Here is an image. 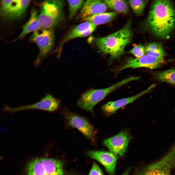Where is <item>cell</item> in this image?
Instances as JSON below:
<instances>
[{
	"instance_id": "obj_1",
	"label": "cell",
	"mask_w": 175,
	"mask_h": 175,
	"mask_svg": "<svg viewBox=\"0 0 175 175\" xmlns=\"http://www.w3.org/2000/svg\"><path fill=\"white\" fill-rule=\"evenodd\" d=\"M175 24V9L168 0L155 1L145 23V27L157 36L165 37L171 33Z\"/></svg>"
},
{
	"instance_id": "obj_2",
	"label": "cell",
	"mask_w": 175,
	"mask_h": 175,
	"mask_svg": "<svg viewBox=\"0 0 175 175\" xmlns=\"http://www.w3.org/2000/svg\"><path fill=\"white\" fill-rule=\"evenodd\" d=\"M132 35L130 22L129 21L120 30L108 35L97 38L95 43L102 52L115 59L123 53L131 41Z\"/></svg>"
},
{
	"instance_id": "obj_3",
	"label": "cell",
	"mask_w": 175,
	"mask_h": 175,
	"mask_svg": "<svg viewBox=\"0 0 175 175\" xmlns=\"http://www.w3.org/2000/svg\"><path fill=\"white\" fill-rule=\"evenodd\" d=\"M64 2L60 0L44 1L41 6L38 18L40 28L52 29L64 19Z\"/></svg>"
},
{
	"instance_id": "obj_4",
	"label": "cell",
	"mask_w": 175,
	"mask_h": 175,
	"mask_svg": "<svg viewBox=\"0 0 175 175\" xmlns=\"http://www.w3.org/2000/svg\"><path fill=\"white\" fill-rule=\"evenodd\" d=\"M132 81V78L129 77L106 88L89 90L82 95L78 100L77 105L82 109L93 114L95 105L108 95Z\"/></svg>"
},
{
	"instance_id": "obj_5",
	"label": "cell",
	"mask_w": 175,
	"mask_h": 175,
	"mask_svg": "<svg viewBox=\"0 0 175 175\" xmlns=\"http://www.w3.org/2000/svg\"><path fill=\"white\" fill-rule=\"evenodd\" d=\"M61 113L66 127L77 129L90 141L95 142L97 130L87 119L66 107L62 109Z\"/></svg>"
},
{
	"instance_id": "obj_6",
	"label": "cell",
	"mask_w": 175,
	"mask_h": 175,
	"mask_svg": "<svg viewBox=\"0 0 175 175\" xmlns=\"http://www.w3.org/2000/svg\"><path fill=\"white\" fill-rule=\"evenodd\" d=\"M27 175H63L62 163L60 160L47 158H35L28 163Z\"/></svg>"
},
{
	"instance_id": "obj_7",
	"label": "cell",
	"mask_w": 175,
	"mask_h": 175,
	"mask_svg": "<svg viewBox=\"0 0 175 175\" xmlns=\"http://www.w3.org/2000/svg\"><path fill=\"white\" fill-rule=\"evenodd\" d=\"M175 168V142L169 151L160 160L147 165L137 175H171Z\"/></svg>"
},
{
	"instance_id": "obj_8",
	"label": "cell",
	"mask_w": 175,
	"mask_h": 175,
	"mask_svg": "<svg viewBox=\"0 0 175 175\" xmlns=\"http://www.w3.org/2000/svg\"><path fill=\"white\" fill-rule=\"evenodd\" d=\"M31 39L39 49V53L35 61V65H37L52 49L54 43V33L52 29L40 28L33 33Z\"/></svg>"
},
{
	"instance_id": "obj_9",
	"label": "cell",
	"mask_w": 175,
	"mask_h": 175,
	"mask_svg": "<svg viewBox=\"0 0 175 175\" xmlns=\"http://www.w3.org/2000/svg\"><path fill=\"white\" fill-rule=\"evenodd\" d=\"M31 0H1L0 13L4 19L12 20L21 18L25 13Z\"/></svg>"
},
{
	"instance_id": "obj_10",
	"label": "cell",
	"mask_w": 175,
	"mask_h": 175,
	"mask_svg": "<svg viewBox=\"0 0 175 175\" xmlns=\"http://www.w3.org/2000/svg\"><path fill=\"white\" fill-rule=\"evenodd\" d=\"M60 104L59 100L51 94H48L39 101L32 104L21 106L15 108H11L7 105H5L3 108L2 113L7 111L13 113L32 109L43 110L53 112L58 110L60 107Z\"/></svg>"
},
{
	"instance_id": "obj_11",
	"label": "cell",
	"mask_w": 175,
	"mask_h": 175,
	"mask_svg": "<svg viewBox=\"0 0 175 175\" xmlns=\"http://www.w3.org/2000/svg\"><path fill=\"white\" fill-rule=\"evenodd\" d=\"M132 136L126 130L121 131L117 134L104 139L103 144L110 152L116 156H123L127 150Z\"/></svg>"
},
{
	"instance_id": "obj_12",
	"label": "cell",
	"mask_w": 175,
	"mask_h": 175,
	"mask_svg": "<svg viewBox=\"0 0 175 175\" xmlns=\"http://www.w3.org/2000/svg\"><path fill=\"white\" fill-rule=\"evenodd\" d=\"M164 62V59L157 58L147 54L140 58L128 60L119 70H122L128 68L141 67L155 69L161 66Z\"/></svg>"
},
{
	"instance_id": "obj_13",
	"label": "cell",
	"mask_w": 175,
	"mask_h": 175,
	"mask_svg": "<svg viewBox=\"0 0 175 175\" xmlns=\"http://www.w3.org/2000/svg\"><path fill=\"white\" fill-rule=\"evenodd\" d=\"M155 86V84H153L147 89L136 95L114 101L109 102L102 106L101 110L105 115H111L115 113L118 109L133 102L149 92Z\"/></svg>"
},
{
	"instance_id": "obj_14",
	"label": "cell",
	"mask_w": 175,
	"mask_h": 175,
	"mask_svg": "<svg viewBox=\"0 0 175 175\" xmlns=\"http://www.w3.org/2000/svg\"><path fill=\"white\" fill-rule=\"evenodd\" d=\"M87 154L102 164L110 175H114L117 160L115 155L110 151H89Z\"/></svg>"
},
{
	"instance_id": "obj_15",
	"label": "cell",
	"mask_w": 175,
	"mask_h": 175,
	"mask_svg": "<svg viewBox=\"0 0 175 175\" xmlns=\"http://www.w3.org/2000/svg\"><path fill=\"white\" fill-rule=\"evenodd\" d=\"M107 6L102 1L99 0H88L84 2L79 12L76 17L77 20L81 21L89 16L105 12Z\"/></svg>"
},
{
	"instance_id": "obj_16",
	"label": "cell",
	"mask_w": 175,
	"mask_h": 175,
	"mask_svg": "<svg viewBox=\"0 0 175 175\" xmlns=\"http://www.w3.org/2000/svg\"><path fill=\"white\" fill-rule=\"evenodd\" d=\"M96 26L88 22L85 21L74 27L62 40L59 46L60 50L67 42L74 38L87 36L95 30Z\"/></svg>"
},
{
	"instance_id": "obj_17",
	"label": "cell",
	"mask_w": 175,
	"mask_h": 175,
	"mask_svg": "<svg viewBox=\"0 0 175 175\" xmlns=\"http://www.w3.org/2000/svg\"><path fill=\"white\" fill-rule=\"evenodd\" d=\"M40 28L37 12L35 10H33L31 11L29 19L23 26L21 33L15 40L21 39L28 34L34 32Z\"/></svg>"
},
{
	"instance_id": "obj_18",
	"label": "cell",
	"mask_w": 175,
	"mask_h": 175,
	"mask_svg": "<svg viewBox=\"0 0 175 175\" xmlns=\"http://www.w3.org/2000/svg\"><path fill=\"white\" fill-rule=\"evenodd\" d=\"M118 13L115 12L99 13L88 17L81 21L89 22L96 26L110 21L117 15Z\"/></svg>"
},
{
	"instance_id": "obj_19",
	"label": "cell",
	"mask_w": 175,
	"mask_h": 175,
	"mask_svg": "<svg viewBox=\"0 0 175 175\" xmlns=\"http://www.w3.org/2000/svg\"><path fill=\"white\" fill-rule=\"evenodd\" d=\"M147 54L159 58L164 59L165 53L162 45L159 43L152 42L149 44L145 48Z\"/></svg>"
},
{
	"instance_id": "obj_20",
	"label": "cell",
	"mask_w": 175,
	"mask_h": 175,
	"mask_svg": "<svg viewBox=\"0 0 175 175\" xmlns=\"http://www.w3.org/2000/svg\"><path fill=\"white\" fill-rule=\"evenodd\" d=\"M156 79L162 82L175 85V69H171L154 74Z\"/></svg>"
},
{
	"instance_id": "obj_21",
	"label": "cell",
	"mask_w": 175,
	"mask_h": 175,
	"mask_svg": "<svg viewBox=\"0 0 175 175\" xmlns=\"http://www.w3.org/2000/svg\"><path fill=\"white\" fill-rule=\"evenodd\" d=\"M104 2L107 6L117 12L125 13L128 10V3L122 0H106Z\"/></svg>"
},
{
	"instance_id": "obj_22",
	"label": "cell",
	"mask_w": 175,
	"mask_h": 175,
	"mask_svg": "<svg viewBox=\"0 0 175 175\" xmlns=\"http://www.w3.org/2000/svg\"><path fill=\"white\" fill-rule=\"evenodd\" d=\"M85 0H67L69 10V18L72 19L77 13L79 9L82 8L84 3Z\"/></svg>"
},
{
	"instance_id": "obj_23",
	"label": "cell",
	"mask_w": 175,
	"mask_h": 175,
	"mask_svg": "<svg viewBox=\"0 0 175 175\" xmlns=\"http://www.w3.org/2000/svg\"><path fill=\"white\" fill-rule=\"evenodd\" d=\"M147 2L146 0H129L128 3L134 13L137 16L143 13Z\"/></svg>"
},
{
	"instance_id": "obj_24",
	"label": "cell",
	"mask_w": 175,
	"mask_h": 175,
	"mask_svg": "<svg viewBox=\"0 0 175 175\" xmlns=\"http://www.w3.org/2000/svg\"><path fill=\"white\" fill-rule=\"evenodd\" d=\"M145 52V47L141 44L136 45L129 51V52L137 58H140L144 56Z\"/></svg>"
},
{
	"instance_id": "obj_25",
	"label": "cell",
	"mask_w": 175,
	"mask_h": 175,
	"mask_svg": "<svg viewBox=\"0 0 175 175\" xmlns=\"http://www.w3.org/2000/svg\"><path fill=\"white\" fill-rule=\"evenodd\" d=\"M89 175H104L101 169L96 163H94Z\"/></svg>"
},
{
	"instance_id": "obj_26",
	"label": "cell",
	"mask_w": 175,
	"mask_h": 175,
	"mask_svg": "<svg viewBox=\"0 0 175 175\" xmlns=\"http://www.w3.org/2000/svg\"><path fill=\"white\" fill-rule=\"evenodd\" d=\"M130 170V168H129L122 175H129Z\"/></svg>"
}]
</instances>
